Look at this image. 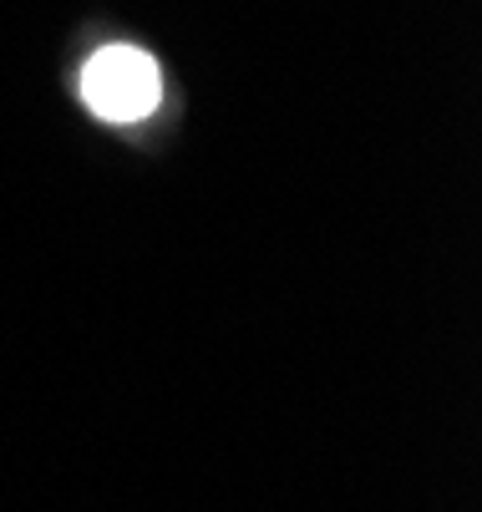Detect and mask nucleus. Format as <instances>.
Here are the masks:
<instances>
[{"mask_svg":"<svg viewBox=\"0 0 482 512\" xmlns=\"http://www.w3.org/2000/svg\"><path fill=\"white\" fill-rule=\"evenodd\" d=\"M82 102L102 122H117V127L143 122L163 102V71L137 46H107L82 71Z\"/></svg>","mask_w":482,"mask_h":512,"instance_id":"obj_1","label":"nucleus"}]
</instances>
